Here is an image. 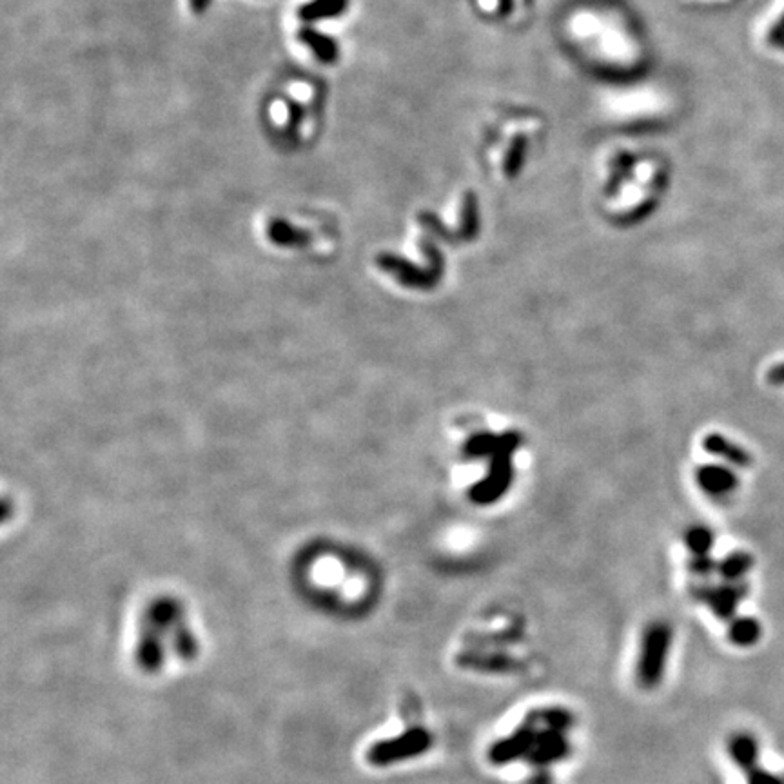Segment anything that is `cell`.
Returning <instances> with one entry per match:
<instances>
[{
    "label": "cell",
    "instance_id": "cell-2",
    "mask_svg": "<svg viewBox=\"0 0 784 784\" xmlns=\"http://www.w3.org/2000/svg\"><path fill=\"white\" fill-rule=\"evenodd\" d=\"M422 245H424L422 249H424L427 260L433 262V265L429 269H422V267H418V265H415L411 262H406V260H402L398 256H392V254H383L379 258V265L385 271H388V272H395L397 278L404 285L418 287V289H431L442 278V272H444V256H442V253L438 251V247L429 238H425L422 242Z\"/></svg>",
    "mask_w": 784,
    "mask_h": 784
},
{
    "label": "cell",
    "instance_id": "cell-17",
    "mask_svg": "<svg viewBox=\"0 0 784 784\" xmlns=\"http://www.w3.org/2000/svg\"><path fill=\"white\" fill-rule=\"evenodd\" d=\"M766 43L773 50H779V52L784 53V0H780V6L777 10V15L768 24Z\"/></svg>",
    "mask_w": 784,
    "mask_h": 784
},
{
    "label": "cell",
    "instance_id": "cell-13",
    "mask_svg": "<svg viewBox=\"0 0 784 784\" xmlns=\"http://www.w3.org/2000/svg\"><path fill=\"white\" fill-rule=\"evenodd\" d=\"M349 6V0H309L300 6L298 19L301 23H318L339 17Z\"/></svg>",
    "mask_w": 784,
    "mask_h": 784
},
{
    "label": "cell",
    "instance_id": "cell-3",
    "mask_svg": "<svg viewBox=\"0 0 784 784\" xmlns=\"http://www.w3.org/2000/svg\"><path fill=\"white\" fill-rule=\"evenodd\" d=\"M431 746H433L431 731L422 726H416L397 735L395 739L376 742L368 751V760L374 766L397 764L425 753L427 750H431Z\"/></svg>",
    "mask_w": 784,
    "mask_h": 784
},
{
    "label": "cell",
    "instance_id": "cell-12",
    "mask_svg": "<svg viewBox=\"0 0 784 784\" xmlns=\"http://www.w3.org/2000/svg\"><path fill=\"white\" fill-rule=\"evenodd\" d=\"M703 447L706 453L715 454L719 458H724L726 462H730L735 467L746 469L751 465V456L742 447L722 438L721 435H708L703 442Z\"/></svg>",
    "mask_w": 784,
    "mask_h": 784
},
{
    "label": "cell",
    "instance_id": "cell-9",
    "mask_svg": "<svg viewBox=\"0 0 784 784\" xmlns=\"http://www.w3.org/2000/svg\"><path fill=\"white\" fill-rule=\"evenodd\" d=\"M298 41L301 44H305L321 64H336L339 59L338 43L332 37L318 32L312 26L300 28L298 30Z\"/></svg>",
    "mask_w": 784,
    "mask_h": 784
},
{
    "label": "cell",
    "instance_id": "cell-18",
    "mask_svg": "<svg viewBox=\"0 0 784 784\" xmlns=\"http://www.w3.org/2000/svg\"><path fill=\"white\" fill-rule=\"evenodd\" d=\"M269 234H271V238L274 242H280V244H289V242L294 244V242L307 240V234L303 231H298V229H294L292 225H289L287 222H282V220H274L271 224Z\"/></svg>",
    "mask_w": 784,
    "mask_h": 784
},
{
    "label": "cell",
    "instance_id": "cell-25",
    "mask_svg": "<svg viewBox=\"0 0 784 784\" xmlns=\"http://www.w3.org/2000/svg\"><path fill=\"white\" fill-rule=\"evenodd\" d=\"M541 773H538L532 780H529V784H550V779L547 773H543L545 770H540Z\"/></svg>",
    "mask_w": 784,
    "mask_h": 784
},
{
    "label": "cell",
    "instance_id": "cell-20",
    "mask_svg": "<svg viewBox=\"0 0 784 784\" xmlns=\"http://www.w3.org/2000/svg\"><path fill=\"white\" fill-rule=\"evenodd\" d=\"M746 784H784V780L766 770L753 768L746 771Z\"/></svg>",
    "mask_w": 784,
    "mask_h": 784
},
{
    "label": "cell",
    "instance_id": "cell-7",
    "mask_svg": "<svg viewBox=\"0 0 784 784\" xmlns=\"http://www.w3.org/2000/svg\"><path fill=\"white\" fill-rule=\"evenodd\" d=\"M746 594V585L741 581L726 583L721 587H701L695 590V598L708 605L715 617L722 621H731L737 605L742 601Z\"/></svg>",
    "mask_w": 784,
    "mask_h": 784
},
{
    "label": "cell",
    "instance_id": "cell-6",
    "mask_svg": "<svg viewBox=\"0 0 784 784\" xmlns=\"http://www.w3.org/2000/svg\"><path fill=\"white\" fill-rule=\"evenodd\" d=\"M569 755H570V741L567 733L538 726L534 748L525 757V760L538 770H547L549 766L567 759Z\"/></svg>",
    "mask_w": 784,
    "mask_h": 784
},
{
    "label": "cell",
    "instance_id": "cell-11",
    "mask_svg": "<svg viewBox=\"0 0 784 784\" xmlns=\"http://www.w3.org/2000/svg\"><path fill=\"white\" fill-rule=\"evenodd\" d=\"M728 753H730V759L735 762V766L741 768L744 773L757 768L759 744L751 735L735 733L728 741Z\"/></svg>",
    "mask_w": 784,
    "mask_h": 784
},
{
    "label": "cell",
    "instance_id": "cell-22",
    "mask_svg": "<svg viewBox=\"0 0 784 784\" xmlns=\"http://www.w3.org/2000/svg\"><path fill=\"white\" fill-rule=\"evenodd\" d=\"M713 569H717V567H715V563L708 556H695L690 561V570L695 572V574H701V576L710 574Z\"/></svg>",
    "mask_w": 784,
    "mask_h": 784
},
{
    "label": "cell",
    "instance_id": "cell-10",
    "mask_svg": "<svg viewBox=\"0 0 784 784\" xmlns=\"http://www.w3.org/2000/svg\"><path fill=\"white\" fill-rule=\"evenodd\" d=\"M697 482L703 487V491H706L708 494H713V496L730 492L737 485L735 474L730 469L719 467V465L701 467L697 471Z\"/></svg>",
    "mask_w": 784,
    "mask_h": 784
},
{
    "label": "cell",
    "instance_id": "cell-14",
    "mask_svg": "<svg viewBox=\"0 0 784 784\" xmlns=\"http://www.w3.org/2000/svg\"><path fill=\"white\" fill-rule=\"evenodd\" d=\"M760 623L753 617H737L731 619L728 625V639L731 645L741 646V648H748L751 645H755L760 637Z\"/></svg>",
    "mask_w": 784,
    "mask_h": 784
},
{
    "label": "cell",
    "instance_id": "cell-24",
    "mask_svg": "<svg viewBox=\"0 0 784 784\" xmlns=\"http://www.w3.org/2000/svg\"><path fill=\"white\" fill-rule=\"evenodd\" d=\"M209 6H211V0H189V8H191L196 15L206 14V12L209 10Z\"/></svg>",
    "mask_w": 784,
    "mask_h": 784
},
{
    "label": "cell",
    "instance_id": "cell-21",
    "mask_svg": "<svg viewBox=\"0 0 784 784\" xmlns=\"http://www.w3.org/2000/svg\"><path fill=\"white\" fill-rule=\"evenodd\" d=\"M287 129L291 131V129H296L300 124H301V120H303V108L298 104V102H294V100H291L289 104H287Z\"/></svg>",
    "mask_w": 784,
    "mask_h": 784
},
{
    "label": "cell",
    "instance_id": "cell-16",
    "mask_svg": "<svg viewBox=\"0 0 784 784\" xmlns=\"http://www.w3.org/2000/svg\"><path fill=\"white\" fill-rule=\"evenodd\" d=\"M751 565H753V559L750 554L733 552L717 565V570L726 581L735 583V581H741V578L751 569Z\"/></svg>",
    "mask_w": 784,
    "mask_h": 784
},
{
    "label": "cell",
    "instance_id": "cell-15",
    "mask_svg": "<svg viewBox=\"0 0 784 784\" xmlns=\"http://www.w3.org/2000/svg\"><path fill=\"white\" fill-rule=\"evenodd\" d=\"M527 721H531L538 726H543V728L563 731V733H567L574 726V715H572V712H569L565 708L536 710L527 717Z\"/></svg>",
    "mask_w": 784,
    "mask_h": 784
},
{
    "label": "cell",
    "instance_id": "cell-4",
    "mask_svg": "<svg viewBox=\"0 0 784 784\" xmlns=\"http://www.w3.org/2000/svg\"><path fill=\"white\" fill-rule=\"evenodd\" d=\"M514 449H502L491 458V469L483 482L471 489V500L478 505L498 502L512 483V456Z\"/></svg>",
    "mask_w": 784,
    "mask_h": 784
},
{
    "label": "cell",
    "instance_id": "cell-8",
    "mask_svg": "<svg viewBox=\"0 0 784 784\" xmlns=\"http://www.w3.org/2000/svg\"><path fill=\"white\" fill-rule=\"evenodd\" d=\"M521 444V436L518 433H505V435H476L473 436L465 445V456L467 458H492L502 449H518Z\"/></svg>",
    "mask_w": 784,
    "mask_h": 784
},
{
    "label": "cell",
    "instance_id": "cell-23",
    "mask_svg": "<svg viewBox=\"0 0 784 784\" xmlns=\"http://www.w3.org/2000/svg\"><path fill=\"white\" fill-rule=\"evenodd\" d=\"M768 381L773 385H784V363L775 365L770 372H768Z\"/></svg>",
    "mask_w": 784,
    "mask_h": 784
},
{
    "label": "cell",
    "instance_id": "cell-5",
    "mask_svg": "<svg viewBox=\"0 0 784 784\" xmlns=\"http://www.w3.org/2000/svg\"><path fill=\"white\" fill-rule=\"evenodd\" d=\"M536 735H538V726L531 721H525L509 737L500 739L489 748V760L494 766H505L520 759H525L534 748Z\"/></svg>",
    "mask_w": 784,
    "mask_h": 784
},
{
    "label": "cell",
    "instance_id": "cell-19",
    "mask_svg": "<svg viewBox=\"0 0 784 784\" xmlns=\"http://www.w3.org/2000/svg\"><path fill=\"white\" fill-rule=\"evenodd\" d=\"M686 545L695 556H706L713 545V536L703 527H695L686 534Z\"/></svg>",
    "mask_w": 784,
    "mask_h": 784
},
{
    "label": "cell",
    "instance_id": "cell-1",
    "mask_svg": "<svg viewBox=\"0 0 784 784\" xmlns=\"http://www.w3.org/2000/svg\"><path fill=\"white\" fill-rule=\"evenodd\" d=\"M672 641L674 630L668 623L655 621L645 628L636 664V679L641 688L652 690L663 681Z\"/></svg>",
    "mask_w": 784,
    "mask_h": 784
}]
</instances>
